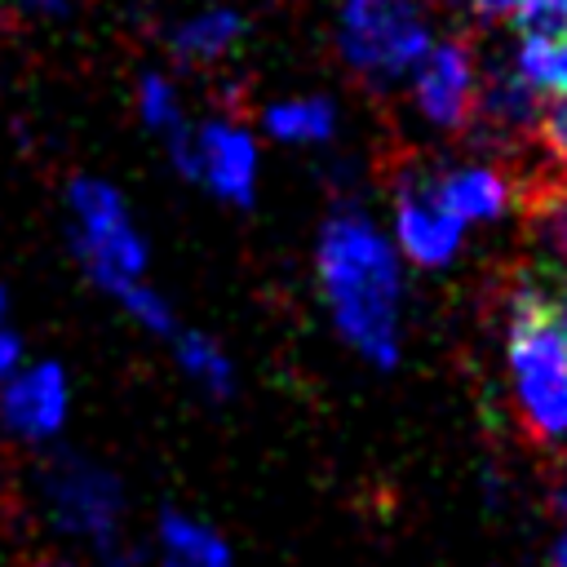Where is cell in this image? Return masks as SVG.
Here are the masks:
<instances>
[{
	"label": "cell",
	"instance_id": "1",
	"mask_svg": "<svg viewBox=\"0 0 567 567\" xmlns=\"http://www.w3.org/2000/svg\"><path fill=\"white\" fill-rule=\"evenodd\" d=\"M315 275L341 341L372 368H394L403 354V257L394 239L346 204L319 230Z\"/></svg>",
	"mask_w": 567,
	"mask_h": 567
},
{
	"label": "cell",
	"instance_id": "2",
	"mask_svg": "<svg viewBox=\"0 0 567 567\" xmlns=\"http://www.w3.org/2000/svg\"><path fill=\"white\" fill-rule=\"evenodd\" d=\"M71 208V252L84 275L115 297L146 332L177 337V315L168 301L146 284V239L137 235L120 190L97 177H75L66 186Z\"/></svg>",
	"mask_w": 567,
	"mask_h": 567
},
{
	"label": "cell",
	"instance_id": "3",
	"mask_svg": "<svg viewBox=\"0 0 567 567\" xmlns=\"http://www.w3.org/2000/svg\"><path fill=\"white\" fill-rule=\"evenodd\" d=\"M505 301V368L518 416L536 439L567 443V337L549 315V292L518 279Z\"/></svg>",
	"mask_w": 567,
	"mask_h": 567
},
{
	"label": "cell",
	"instance_id": "4",
	"mask_svg": "<svg viewBox=\"0 0 567 567\" xmlns=\"http://www.w3.org/2000/svg\"><path fill=\"white\" fill-rule=\"evenodd\" d=\"M434 31L425 22L421 0H341L337 13V49L354 75L377 89L412 75L425 58Z\"/></svg>",
	"mask_w": 567,
	"mask_h": 567
},
{
	"label": "cell",
	"instance_id": "5",
	"mask_svg": "<svg viewBox=\"0 0 567 567\" xmlns=\"http://www.w3.org/2000/svg\"><path fill=\"white\" fill-rule=\"evenodd\" d=\"M44 505L53 523L71 536L93 540L97 549L120 545V518H124V487L111 470H102L89 456H53L44 465Z\"/></svg>",
	"mask_w": 567,
	"mask_h": 567
},
{
	"label": "cell",
	"instance_id": "6",
	"mask_svg": "<svg viewBox=\"0 0 567 567\" xmlns=\"http://www.w3.org/2000/svg\"><path fill=\"white\" fill-rule=\"evenodd\" d=\"M394 248L421 270H443L465 248V226L434 195V168L408 164L394 177Z\"/></svg>",
	"mask_w": 567,
	"mask_h": 567
},
{
	"label": "cell",
	"instance_id": "7",
	"mask_svg": "<svg viewBox=\"0 0 567 567\" xmlns=\"http://www.w3.org/2000/svg\"><path fill=\"white\" fill-rule=\"evenodd\" d=\"M412 102L421 111L425 124L443 128V133H461L474 120V102H478V58L474 44L461 35L447 40H430L425 58L412 66Z\"/></svg>",
	"mask_w": 567,
	"mask_h": 567
},
{
	"label": "cell",
	"instance_id": "8",
	"mask_svg": "<svg viewBox=\"0 0 567 567\" xmlns=\"http://www.w3.org/2000/svg\"><path fill=\"white\" fill-rule=\"evenodd\" d=\"M190 177L226 204H252L257 195V137L235 115H213L190 128Z\"/></svg>",
	"mask_w": 567,
	"mask_h": 567
},
{
	"label": "cell",
	"instance_id": "9",
	"mask_svg": "<svg viewBox=\"0 0 567 567\" xmlns=\"http://www.w3.org/2000/svg\"><path fill=\"white\" fill-rule=\"evenodd\" d=\"M71 408V385L58 363H31L18 368L9 381H0V421L27 439V443H49L62 434Z\"/></svg>",
	"mask_w": 567,
	"mask_h": 567
},
{
	"label": "cell",
	"instance_id": "10",
	"mask_svg": "<svg viewBox=\"0 0 567 567\" xmlns=\"http://www.w3.org/2000/svg\"><path fill=\"white\" fill-rule=\"evenodd\" d=\"M434 195L443 199V208L461 221V226H474V221H496L514 208L518 199V186L514 177L501 168V164H452V168H434Z\"/></svg>",
	"mask_w": 567,
	"mask_h": 567
},
{
	"label": "cell",
	"instance_id": "11",
	"mask_svg": "<svg viewBox=\"0 0 567 567\" xmlns=\"http://www.w3.org/2000/svg\"><path fill=\"white\" fill-rule=\"evenodd\" d=\"M540 93L536 89H527L518 75H514V66L505 62V66H496L492 75H487V84H478V102H474V120L492 133V137H501V142H509V137H523L527 128H536V120H540ZM470 120V124H474Z\"/></svg>",
	"mask_w": 567,
	"mask_h": 567
},
{
	"label": "cell",
	"instance_id": "12",
	"mask_svg": "<svg viewBox=\"0 0 567 567\" xmlns=\"http://www.w3.org/2000/svg\"><path fill=\"white\" fill-rule=\"evenodd\" d=\"M244 31H248L244 13L217 4V9H199V13H190L186 22H177L173 35H168V49H173L177 62L199 66V62H217V58H226V53L244 40Z\"/></svg>",
	"mask_w": 567,
	"mask_h": 567
},
{
	"label": "cell",
	"instance_id": "13",
	"mask_svg": "<svg viewBox=\"0 0 567 567\" xmlns=\"http://www.w3.org/2000/svg\"><path fill=\"white\" fill-rule=\"evenodd\" d=\"M137 115L151 133L164 137L173 164L190 177V124H186V111H182V97H177V84L159 71H146L137 80Z\"/></svg>",
	"mask_w": 567,
	"mask_h": 567
},
{
	"label": "cell",
	"instance_id": "14",
	"mask_svg": "<svg viewBox=\"0 0 567 567\" xmlns=\"http://www.w3.org/2000/svg\"><path fill=\"white\" fill-rule=\"evenodd\" d=\"M159 567H235V563H230L226 540L208 523L182 509H164L159 514Z\"/></svg>",
	"mask_w": 567,
	"mask_h": 567
},
{
	"label": "cell",
	"instance_id": "15",
	"mask_svg": "<svg viewBox=\"0 0 567 567\" xmlns=\"http://www.w3.org/2000/svg\"><path fill=\"white\" fill-rule=\"evenodd\" d=\"M261 128L275 142L288 146H319L337 133V106L323 93H301V97H279L261 111Z\"/></svg>",
	"mask_w": 567,
	"mask_h": 567
},
{
	"label": "cell",
	"instance_id": "16",
	"mask_svg": "<svg viewBox=\"0 0 567 567\" xmlns=\"http://www.w3.org/2000/svg\"><path fill=\"white\" fill-rule=\"evenodd\" d=\"M523 226L549 266H567V182H545L523 195Z\"/></svg>",
	"mask_w": 567,
	"mask_h": 567
},
{
	"label": "cell",
	"instance_id": "17",
	"mask_svg": "<svg viewBox=\"0 0 567 567\" xmlns=\"http://www.w3.org/2000/svg\"><path fill=\"white\" fill-rule=\"evenodd\" d=\"M514 75L540 97H567V35H532L523 31L509 53Z\"/></svg>",
	"mask_w": 567,
	"mask_h": 567
},
{
	"label": "cell",
	"instance_id": "18",
	"mask_svg": "<svg viewBox=\"0 0 567 567\" xmlns=\"http://www.w3.org/2000/svg\"><path fill=\"white\" fill-rule=\"evenodd\" d=\"M173 350H177V368L208 394V399H230L235 394V368L226 359V350L204 337V332H182L173 337Z\"/></svg>",
	"mask_w": 567,
	"mask_h": 567
},
{
	"label": "cell",
	"instance_id": "19",
	"mask_svg": "<svg viewBox=\"0 0 567 567\" xmlns=\"http://www.w3.org/2000/svg\"><path fill=\"white\" fill-rule=\"evenodd\" d=\"M536 137H540L545 155L554 159V168L567 177V97H549V102L540 106Z\"/></svg>",
	"mask_w": 567,
	"mask_h": 567
},
{
	"label": "cell",
	"instance_id": "20",
	"mask_svg": "<svg viewBox=\"0 0 567 567\" xmlns=\"http://www.w3.org/2000/svg\"><path fill=\"white\" fill-rule=\"evenodd\" d=\"M452 4H461L470 18H483V22H501L523 9V0H452Z\"/></svg>",
	"mask_w": 567,
	"mask_h": 567
},
{
	"label": "cell",
	"instance_id": "21",
	"mask_svg": "<svg viewBox=\"0 0 567 567\" xmlns=\"http://www.w3.org/2000/svg\"><path fill=\"white\" fill-rule=\"evenodd\" d=\"M22 363H27V350H22L18 332L0 323V381H9V377L22 368Z\"/></svg>",
	"mask_w": 567,
	"mask_h": 567
},
{
	"label": "cell",
	"instance_id": "22",
	"mask_svg": "<svg viewBox=\"0 0 567 567\" xmlns=\"http://www.w3.org/2000/svg\"><path fill=\"white\" fill-rule=\"evenodd\" d=\"M549 315H554L558 332L567 337V279H563V288H558V292H549Z\"/></svg>",
	"mask_w": 567,
	"mask_h": 567
},
{
	"label": "cell",
	"instance_id": "23",
	"mask_svg": "<svg viewBox=\"0 0 567 567\" xmlns=\"http://www.w3.org/2000/svg\"><path fill=\"white\" fill-rule=\"evenodd\" d=\"M102 567H142V558L120 549V545H111V549H102Z\"/></svg>",
	"mask_w": 567,
	"mask_h": 567
},
{
	"label": "cell",
	"instance_id": "24",
	"mask_svg": "<svg viewBox=\"0 0 567 567\" xmlns=\"http://www.w3.org/2000/svg\"><path fill=\"white\" fill-rule=\"evenodd\" d=\"M549 567H567V527L554 536V549H549Z\"/></svg>",
	"mask_w": 567,
	"mask_h": 567
},
{
	"label": "cell",
	"instance_id": "25",
	"mask_svg": "<svg viewBox=\"0 0 567 567\" xmlns=\"http://www.w3.org/2000/svg\"><path fill=\"white\" fill-rule=\"evenodd\" d=\"M22 9H35V13H62L66 9V0H18Z\"/></svg>",
	"mask_w": 567,
	"mask_h": 567
},
{
	"label": "cell",
	"instance_id": "26",
	"mask_svg": "<svg viewBox=\"0 0 567 567\" xmlns=\"http://www.w3.org/2000/svg\"><path fill=\"white\" fill-rule=\"evenodd\" d=\"M4 310H9V297H4V288H0V323H4Z\"/></svg>",
	"mask_w": 567,
	"mask_h": 567
},
{
	"label": "cell",
	"instance_id": "27",
	"mask_svg": "<svg viewBox=\"0 0 567 567\" xmlns=\"http://www.w3.org/2000/svg\"><path fill=\"white\" fill-rule=\"evenodd\" d=\"M53 567H71V563H53Z\"/></svg>",
	"mask_w": 567,
	"mask_h": 567
}]
</instances>
